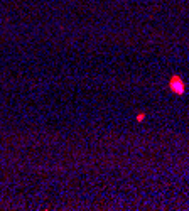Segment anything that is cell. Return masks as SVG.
Here are the masks:
<instances>
[{
  "instance_id": "cell-1",
  "label": "cell",
  "mask_w": 189,
  "mask_h": 211,
  "mask_svg": "<svg viewBox=\"0 0 189 211\" xmlns=\"http://www.w3.org/2000/svg\"><path fill=\"white\" fill-rule=\"evenodd\" d=\"M169 88H171V91L174 93V95H184V91H186V85H184V81H182V78L179 75H174L172 78H171V81H169Z\"/></svg>"
},
{
  "instance_id": "cell-2",
  "label": "cell",
  "mask_w": 189,
  "mask_h": 211,
  "mask_svg": "<svg viewBox=\"0 0 189 211\" xmlns=\"http://www.w3.org/2000/svg\"><path fill=\"white\" fill-rule=\"evenodd\" d=\"M144 118H145V113H139V115H137V122H142Z\"/></svg>"
}]
</instances>
